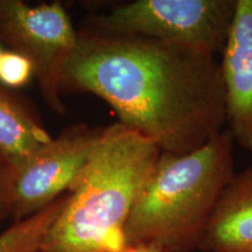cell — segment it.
<instances>
[{"instance_id": "cell-6", "label": "cell", "mask_w": 252, "mask_h": 252, "mask_svg": "<svg viewBox=\"0 0 252 252\" xmlns=\"http://www.w3.org/2000/svg\"><path fill=\"white\" fill-rule=\"evenodd\" d=\"M102 127L75 124L34 152L13 171L12 219L35 215L69 190L86 166L102 134Z\"/></svg>"}, {"instance_id": "cell-13", "label": "cell", "mask_w": 252, "mask_h": 252, "mask_svg": "<svg viewBox=\"0 0 252 252\" xmlns=\"http://www.w3.org/2000/svg\"><path fill=\"white\" fill-rule=\"evenodd\" d=\"M121 252H165V251L153 244L133 243V244L126 245Z\"/></svg>"}, {"instance_id": "cell-15", "label": "cell", "mask_w": 252, "mask_h": 252, "mask_svg": "<svg viewBox=\"0 0 252 252\" xmlns=\"http://www.w3.org/2000/svg\"><path fill=\"white\" fill-rule=\"evenodd\" d=\"M33 252H40V251H33Z\"/></svg>"}, {"instance_id": "cell-9", "label": "cell", "mask_w": 252, "mask_h": 252, "mask_svg": "<svg viewBox=\"0 0 252 252\" xmlns=\"http://www.w3.org/2000/svg\"><path fill=\"white\" fill-rule=\"evenodd\" d=\"M53 139L24 97L0 86V157L12 171Z\"/></svg>"}, {"instance_id": "cell-4", "label": "cell", "mask_w": 252, "mask_h": 252, "mask_svg": "<svg viewBox=\"0 0 252 252\" xmlns=\"http://www.w3.org/2000/svg\"><path fill=\"white\" fill-rule=\"evenodd\" d=\"M236 0H135L91 18L87 28L140 35L222 54Z\"/></svg>"}, {"instance_id": "cell-8", "label": "cell", "mask_w": 252, "mask_h": 252, "mask_svg": "<svg viewBox=\"0 0 252 252\" xmlns=\"http://www.w3.org/2000/svg\"><path fill=\"white\" fill-rule=\"evenodd\" d=\"M202 252H252V166L236 173L214 208Z\"/></svg>"}, {"instance_id": "cell-11", "label": "cell", "mask_w": 252, "mask_h": 252, "mask_svg": "<svg viewBox=\"0 0 252 252\" xmlns=\"http://www.w3.org/2000/svg\"><path fill=\"white\" fill-rule=\"evenodd\" d=\"M34 75V67L26 56L5 50L0 56V83L9 90L20 89Z\"/></svg>"}, {"instance_id": "cell-10", "label": "cell", "mask_w": 252, "mask_h": 252, "mask_svg": "<svg viewBox=\"0 0 252 252\" xmlns=\"http://www.w3.org/2000/svg\"><path fill=\"white\" fill-rule=\"evenodd\" d=\"M64 198L65 195H63L35 215L13 222L9 228L0 232V252L40 251L41 244L58 217Z\"/></svg>"}, {"instance_id": "cell-5", "label": "cell", "mask_w": 252, "mask_h": 252, "mask_svg": "<svg viewBox=\"0 0 252 252\" xmlns=\"http://www.w3.org/2000/svg\"><path fill=\"white\" fill-rule=\"evenodd\" d=\"M0 42L30 60L43 102L63 115V74L77 47L78 32L62 2L0 0Z\"/></svg>"}, {"instance_id": "cell-3", "label": "cell", "mask_w": 252, "mask_h": 252, "mask_svg": "<svg viewBox=\"0 0 252 252\" xmlns=\"http://www.w3.org/2000/svg\"><path fill=\"white\" fill-rule=\"evenodd\" d=\"M234 143L225 128L190 153H160L126 223L127 244L198 250L214 208L236 174Z\"/></svg>"}, {"instance_id": "cell-2", "label": "cell", "mask_w": 252, "mask_h": 252, "mask_svg": "<svg viewBox=\"0 0 252 252\" xmlns=\"http://www.w3.org/2000/svg\"><path fill=\"white\" fill-rule=\"evenodd\" d=\"M160 153L153 141L119 122L103 127L40 252H121L132 208Z\"/></svg>"}, {"instance_id": "cell-7", "label": "cell", "mask_w": 252, "mask_h": 252, "mask_svg": "<svg viewBox=\"0 0 252 252\" xmlns=\"http://www.w3.org/2000/svg\"><path fill=\"white\" fill-rule=\"evenodd\" d=\"M220 55L226 130L239 146L252 152V0H236Z\"/></svg>"}, {"instance_id": "cell-12", "label": "cell", "mask_w": 252, "mask_h": 252, "mask_svg": "<svg viewBox=\"0 0 252 252\" xmlns=\"http://www.w3.org/2000/svg\"><path fill=\"white\" fill-rule=\"evenodd\" d=\"M12 181L13 171L0 157V226L8 217H12Z\"/></svg>"}, {"instance_id": "cell-1", "label": "cell", "mask_w": 252, "mask_h": 252, "mask_svg": "<svg viewBox=\"0 0 252 252\" xmlns=\"http://www.w3.org/2000/svg\"><path fill=\"white\" fill-rule=\"evenodd\" d=\"M96 94L119 123L163 153L187 154L224 131L225 94L215 56L194 47L86 28L63 91Z\"/></svg>"}, {"instance_id": "cell-14", "label": "cell", "mask_w": 252, "mask_h": 252, "mask_svg": "<svg viewBox=\"0 0 252 252\" xmlns=\"http://www.w3.org/2000/svg\"><path fill=\"white\" fill-rule=\"evenodd\" d=\"M1 54H2V50H1V47H0V56H1Z\"/></svg>"}]
</instances>
